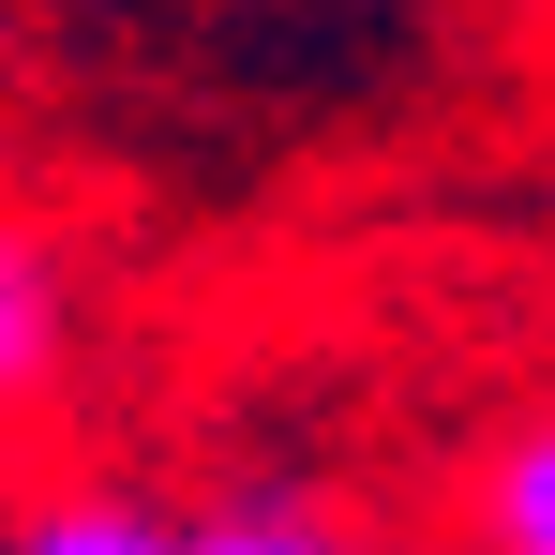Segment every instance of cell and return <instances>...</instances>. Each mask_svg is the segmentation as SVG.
I'll return each instance as SVG.
<instances>
[{
  "instance_id": "1",
  "label": "cell",
  "mask_w": 555,
  "mask_h": 555,
  "mask_svg": "<svg viewBox=\"0 0 555 555\" xmlns=\"http://www.w3.org/2000/svg\"><path fill=\"white\" fill-rule=\"evenodd\" d=\"M76 361H91V300H76V256L0 195V436L61 421L76 405Z\"/></svg>"
},
{
  "instance_id": "2",
  "label": "cell",
  "mask_w": 555,
  "mask_h": 555,
  "mask_svg": "<svg viewBox=\"0 0 555 555\" xmlns=\"http://www.w3.org/2000/svg\"><path fill=\"white\" fill-rule=\"evenodd\" d=\"M0 555H195V526L181 511H151L135 480H30L15 495V526H0Z\"/></svg>"
},
{
  "instance_id": "3",
  "label": "cell",
  "mask_w": 555,
  "mask_h": 555,
  "mask_svg": "<svg viewBox=\"0 0 555 555\" xmlns=\"http://www.w3.org/2000/svg\"><path fill=\"white\" fill-rule=\"evenodd\" d=\"M465 555H555V405L465 465Z\"/></svg>"
},
{
  "instance_id": "4",
  "label": "cell",
  "mask_w": 555,
  "mask_h": 555,
  "mask_svg": "<svg viewBox=\"0 0 555 555\" xmlns=\"http://www.w3.org/2000/svg\"><path fill=\"white\" fill-rule=\"evenodd\" d=\"M195 555H405V541L361 526V511H331V495H210Z\"/></svg>"
},
{
  "instance_id": "5",
  "label": "cell",
  "mask_w": 555,
  "mask_h": 555,
  "mask_svg": "<svg viewBox=\"0 0 555 555\" xmlns=\"http://www.w3.org/2000/svg\"><path fill=\"white\" fill-rule=\"evenodd\" d=\"M0 526H15V480H0Z\"/></svg>"
}]
</instances>
